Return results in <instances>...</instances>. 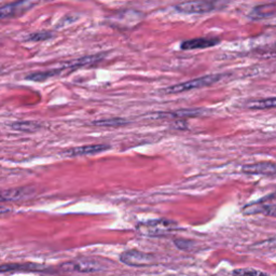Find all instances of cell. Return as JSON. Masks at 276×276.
I'll return each instance as SVG.
<instances>
[{
    "label": "cell",
    "instance_id": "18",
    "mask_svg": "<svg viewBox=\"0 0 276 276\" xmlns=\"http://www.w3.org/2000/svg\"><path fill=\"white\" fill-rule=\"evenodd\" d=\"M130 121L127 119H122V118H111V119H104V120H98L94 121L93 125H96V127H102V128H119L123 127V125L129 124Z\"/></svg>",
    "mask_w": 276,
    "mask_h": 276
},
{
    "label": "cell",
    "instance_id": "7",
    "mask_svg": "<svg viewBox=\"0 0 276 276\" xmlns=\"http://www.w3.org/2000/svg\"><path fill=\"white\" fill-rule=\"evenodd\" d=\"M275 195L271 193L269 196H265L259 202L253 203L244 207L243 213L245 215H257L264 214L266 216H275Z\"/></svg>",
    "mask_w": 276,
    "mask_h": 276
},
{
    "label": "cell",
    "instance_id": "2",
    "mask_svg": "<svg viewBox=\"0 0 276 276\" xmlns=\"http://www.w3.org/2000/svg\"><path fill=\"white\" fill-rule=\"evenodd\" d=\"M137 228L141 233L146 234V235L159 236L164 235V234H169V232L173 231L176 228V222L166 219H155L140 223Z\"/></svg>",
    "mask_w": 276,
    "mask_h": 276
},
{
    "label": "cell",
    "instance_id": "22",
    "mask_svg": "<svg viewBox=\"0 0 276 276\" xmlns=\"http://www.w3.org/2000/svg\"><path fill=\"white\" fill-rule=\"evenodd\" d=\"M173 127L175 129H178V130H186L187 129V123H186V121H176V122H175V124L173 125Z\"/></svg>",
    "mask_w": 276,
    "mask_h": 276
},
{
    "label": "cell",
    "instance_id": "3",
    "mask_svg": "<svg viewBox=\"0 0 276 276\" xmlns=\"http://www.w3.org/2000/svg\"><path fill=\"white\" fill-rule=\"evenodd\" d=\"M104 266L98 261L94 260H73L61 264L60 270L62 272H78V273H96L103 271Z\"/></svg>",
    "mask_w": 276,
    "mask_h": 276
},
{
    "label": "cell",
    "instance_id": "6",
    "mask_svg": "<svg viewBox=\"0 0 276 276\" xmlns=\"http://www.w3.org/2000/svg\"><path fill=\"white\" fill-rule=\"evenodd\" d=\"M38 0H19L13 4L0 7V20L16 18L35 6Z\"/></svg>",
    "mask_w": 276,
    "mask_h": 276
},
{
    "label": "cell",
    "instance_id": "9",
    "mask_svg": "<svg viewBox=\"0 0 276 276\" xmlns=\"http://www.w3.org/2000/svg\"><path fill=\"white\" fill-rule=\"evenodd\" d=\"M110 149V146L108 145H89V146H82V147H76L66 151L62 152V155L64 156H82V155H92L97 154L100 152L107 151Z\"/></svg>",
    "mask_w": 276,
    "mask_h": 276
},
{
    "label": "cell",
    "instance_id": "15",
    "mask_svg": "<svg viewBox=\"0 0 276 276\" xmlns=\"http://www.w3.org/2000/svg\"><path fill=\"white\" fill-rule=\"evenodd\" d=\"M102 58H103L102 54L85 56V57H81V58H79V60H76L74 62L68 64L66 67L68 69L69 68L70 69H77V68H80V67H85V66H89V65L94 64V63H96V62L102 60Z\"/></svg>",
    "mask_w": 276,
    "mask_h": 276
},
{
    "label": "cell",
    "instance_id": "11",
    "mask_svg": "<svg viewBox=\"0 0 276 276\" xmlns=\"http://www.w3.org/2000/svg\"><path fill=\"white\" fill-rule=\"evenodd\" d=\"M202 113V109H180L177 111H171V112H159L153 114V119H185L189 118V116H196Z\"/></svg>",
    "mask_w": 276,
    "mask_h": 276
},
{
    "label": "cell",
    "instance_id": "20",
    "mask_svg": "<svg viewBox=\"0 0 276 276\" xmlns=\"http://www.w3.org/2000/svg\"><path fill=\"white\" fill-rule=\"evenodd\" d=\"M53 35L51 32L49 31H40V32H35L31 33V35L28 36V40L30 41H44V40H48L50 38H52Z\"/></svg>",
    "mask_w": 276,
    "mask_h": 276
},
{
    "label": "cell",
    "instance_id": "8",
    "mask_svg": "<svg viewBox=\"0 0 276 276\" xmlns=\"http://www.w3.org/2000/svg\"><path fill=\"white\" fill-rule=\"evenodd\" d=\"M35 194V189L31 187H21L9 190L0 191V203L4 202H18V201L27 200Z\"/></svg>",
    "mask_w": 276,
    "mask_h": 276
},
{
    "label": "cell",
    "instance_id": "16",
    "mask_svg": "<svg viewBox=\"0 0 276 276\" xmlns=\"http://www.w3.org/2000/svg\"><path fill=\"white\" fill-rule=\"evenodd\" d=\"M276 105L275 97L264 98V99H256L252 100L247 104V107L250 109H270V108H274Z\"/></svg>",
    "mask_w": 276,
    "mask_h": 276
},
{
    "label": "cell",
    "instance_id": "23",
    "mask_svg": "<svg viewBox=\"0 0 276 276\" xmlns=\"http://www.w3.org/2000/svg\"><path fill=\"white\" fill-rule=\"evenodd\" d=\"M8 212H10L9 208H6V207L0 206V214H5V213H8Z\"/></svg>",
    "mask_w": 276,
    "mask_h": 276
},
{
    "label": "cell",
    "instance_id": "10",
    "mask_svg": "<svg viewBox=\"0 0 276 276\" xmlns=\"http://www.w3.org/2000/svg\"><path fill=\"white\" fill-rule=\"evenodd\" d=\"M219 43L220 40L218 38H195L183 41L180 48L185 51H188V50H201L215 47Z\"/></svg>",
    "mask_w": 276,
    "mask_h": 276
},
{
    "label": "cell",
    "instance_id": "1",
    "mask_svg": "<svg viewBox=\"0 0 276 276\" xmlns=\"http://www.w3.org/2000/svg\"><path fill=\"white\" fill-rule=\"evenodd\" d=\"M223 76L222 74H208V76H204L201 78H196L190 81H186L182 83H178V85H175L170 87L169 89L165 90V93L167 94H178L182 93V92L192 91L195 89H201L204 87H210L214 83L218 82Z\"/></svg>",
    "mask_w": 276,
    "mask_h": 276
},
{
    "label": "cell",
    "instance_id": "24",
    "mask_svg": "<svg viewBox=\"0 0 276 276\" xmlns=\"http://www.w3.org/2000/svg\"><path fill=\"white\" fill-rule=\"evenodd\" d=\"M4 72V68H3V67L2 66H0V74H2Z\"/></svg>",
    "mask_w": 276,
    "mask_h": 276
},
{
    "label": "cell",
    "instance_id": "21",
    "mask_svg": "<svg viewBox=\"0 0 276 276\" xmlns=\"http://www.w3.org/2000/svg\"><path fill=\"white\" fill-rule=\"evenodd\" d=\"M233 274H236V275H266V273L264 272H261V271H257V270H254V269H244V270H235L233 271Z\"/></svg>",
    "mask_w": 276,
    "mask_h": 276
},
{
    "label": "cell",
    "instance_id": "5",
    "mask_svg": "<svg viewBox=\"0 0 276 276\" xmlns=\"http://www.w3.org/2000/svg\"><path fill=\"white\" fill-rule=\"evenodd\" d=\"M175 9L181 13L188 14H204L216 9L215 0H191L175 7Z\"/></svg>",
    "mask_w": 276,
    "mask_h": 276
},
{
    "label": "cell",
    "instance_id": "13",
    "mask_svg": "<svg viewBox=\"0 0 276 276\" xmlns=\"http://www.w3.org/2000/svg\"><path fill=\"white\" fill-rule=\"evenodd\" d=\"M41 266L32 263H8L0 265V272H39Z\"/></svg>",
    "mask_w": 276,
    "mask_h": 276
},
{
    "label": "cell",
    "instance_id": "12",
    "mask_svg": "<svg viewBox=\"0 0 276 276\" xmlns=\"http://www.w3.org/2000/svg\"><path fill=\"white\" fill-rule=\"evenodd\" d=\"M242 171L245 174L253 175H265V176H274L275 165L273 163H259L254 165H246L242 167Z\"/></svg>",
    "mask_w": 276,
    "mask_h": 276
},
{
    "label": "cell",
    "instance_id": "4",
    "mask_svg": "<svg viewBox=\"0 0 276 276\" xmlns=\"http://www.w3.org/2000/svg\"><path fill=\"white\" fill-rule=\"evenodd\" d=\"M120 261L130 266H148L155 262L154 256L139 252V250H127L120 255Z\"/></svg>",
    "mask_w": 276,
    "mask_h": 276
},
{
    "label": "cell",
    "instance_id": "17",
    "mask_svg": "<svg viewBox=\"0 0 276 276\" xmlns=\"http://www.w3.org/2000/svg\"><path fill=\"white\" fill-rule=\"evenodd\" d=\"M11 128L15 131L32 133V132L39 131L41 129V125L39 123L31 122V121H22V122H15L11 124Z\"/></svg>",
    "mask_w": 276,
    "mask_h": 276
},
{
    "label": "cell",
    "instance_id": "19",
    "mask_svg": "<svg viewBox=\"0 0 276 276\" xmlns=\"http://www.w3.org/2000/svg\"><path fill=\"white\" fill-rule=\"evenodd\" d=\"M63 69H53V70H48V71H39V72H33L28 74L26 77L27 80L31 81H45L47 79H50L52 77L57 76L62 72Z\"/></svg>",
    "mask_w": 276,
    "mask_h": 276
},
{
    "label": "cell",
    "instance_id": "14",
    "mask_svg": "<svg viewBox=\"0 0 276 276\" xmlns=\"http://www.w3.org/2000/svg\"><path fill=\"white\" fill-rule=\"evenodd\" d=\"M275 10H276V6L274 3L266 4V5L258 6L254 8L253 11L250 12L249 16L253 20H261V19L271 18V16L275 14Z\"/></svg>",
    "mask_w": 276,
    "mask_h": 276
}]
</instances>
